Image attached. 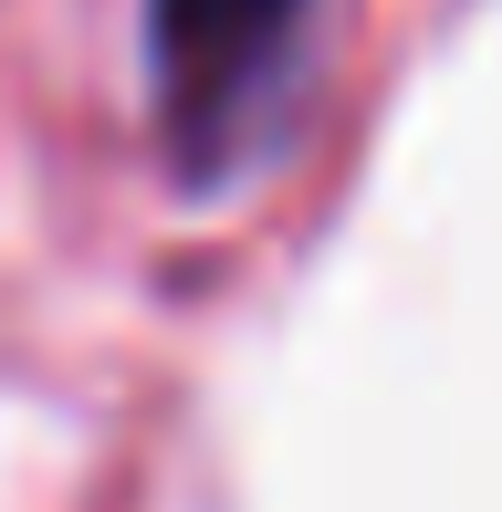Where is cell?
Wrapping results in <instances>:
<instances>
[{
    "label": "cell",
    "mask_w": 502,
    "mask_h": 512,
    "mask_svg": "<svg viewBox=\"0 0 502 512\" xmlns=\"http://www.w3.org/2000/svg\"><path fill=\"white\" fill-rule=\"evenodd\" d=\"M304 0H147V53H157V95L178 126H220L262 63L283 53Z\"/></svg>",
    "instance_id": "cell-1"
}]
</instances>
